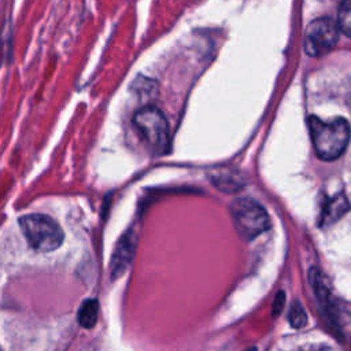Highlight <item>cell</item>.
<instances>
[{"label": "cell", "instance_id": "2e32d148", "mask_svg": "<svg viewBox=\"0 0 351 351\" xmlns=\"http://www.w3.org/2000/svg\"><path fill=\"white\" fill-rule=\"evenodd\" d=\"M0 348H1V347H0Z\"/></svg>", "mask_w": 351, "mask_h": 351}, {"label": "cell", "instance_id": "3957f363", "mask_svg": "<svg viewBox=\"0 0 351 351\" xmlns=\"http://www.w3.org/2000/svg\"><path fill=\"white\" fill-rule=\"evenodd\" d=\"M230 214L239 234L250 241L262 234L270 226L266 210L252 199L239 197L230 204Z\"/></svg>", "mask_w": 351, "mask_h": 351}, {"label": "cell", "instance_id": "7a4b0ae2", "mask_svg": "<svg viewBox=\"0 0 351 351\" xmlns=\"http://www.w3.org/2000/svg\"><path fill=\"white\" fill-rule=\"evenodd\" d=\"M19 226L29 247L34 251L51 252L63 244V229L49 215L40 213L26 214L19 218Z\"/></svg>", "mask_w": 351, "mask_h": 351}, {"label": "cell", "instance_id": "52a82bcc", "mask_svg": "<svg viewBox=\"0 0 351 351\" xmlns=\"http://www.w3.org/2000/svg\"><path fill=\"white\" fill-rule=\"evenodd\" d=\"M310 282H311V288L315 292V296H317V300L319 304V310H321L324 318L332 326H337V314H336V308H335L336 307L335 302L321 277V273L315 267H313L310 270Z\"/></svg>", "mask_w": 351, "mask_h": 351}, {"label": "cell", "instance_id": "7c38bea8", "mask_svg": "<svg viewBox=\"0 0 351 351\" xmlns=\"http://www.w3.org/2000/svg\"><path fill=\"white\" fill-rule=\"evenodd\" d=\"M130 88L138 95V96H143V97H149L152 95L156 93V84L155 81L147 78V77H137L133 84L130 85Z\"/></svg>", "mask_w": 351, "mask_h": 351}, {"label": "cell", "instance_id": "30bf717a", "mask_svg": "<svg viewBox=\"0 0 351 351\" xmlns=\"http://www.w3.org/2000/svg\"><path fill=\"white\" fill-rule=\"evenodd\" d=\"M99 317V302L96 299H86L80 306V310L77 313L78 324L85 329H92Z\"/></svg>", "mask_w": 351, "mask_h": 351}, {"label": "cell", "instance_id": "8992f818", "mask_svg": "<svg viewBox=\"0 0 351 351\" xmlns=\"http://www.w3.org/2000/svg\"><path fill=\"white\" fill-rule=\"evenodd\" d=\"M134 250H136V236L132 230H128L119 239L111 258L110 274L112 280L119 278L125 273V270L129 267L134 255Z\"/></svg>", "mask_w": 351, "mask_h": 351}, {"label": "cell", "instance_id": "5b68a950", "mask_svg": "<svg viewBox=\"0 0 351 351\" xmlns=\"http://www.w3.org/2000/svg\"><path fill=\"white\" fill-rule=\"evenodd\" d=\"M339 26L330 18L322 16L314 19L306 29L304 51L308 56H322L328 53L339 40Z\"/></svg>", "mask_w": 351, "mask_h": 351}, {"label": "cell", "instance_id": "4fadbf2b", "mask_svg": "<svg viewBox=\"0 0 351 351\" xmlns=\"http://www.w3.org/2000/svg\"><path fill=\"white\" fill-rule=\"evenodd\" d=\"M288 318H289V324H291L295 329L303 328V326L306 325V322H307V315H306V311H304L303 306H302L299 302H293V304L291 306Z\"/></svg>", "mask_w": 351, "mask_h": 351}, {"label": "cell", "instance_id": "6da1fadb", "mask_svg": "<svg viewBox=\"0 0 351 351\" xmlns=\"http://www.w3.org/2000/svg\"><path fill=\"white\" fill-rule=\"evenodd\" d=\"M308 129L317 156L322 160L337 159L347 148L351 129L344 118L322 121L315 115L308 117Z\"/></svg>", "mask_w": 351, "mask_h": 351}, {"label": "cell", "instance_id": "ba28073f", "mask_svg": "<svg viewBox=\"0 0 351 351\" xmlns=\"http://www.w3.org/2000/svg\"><path fill=\"white\" fill-rule=\"evenodd\" d=\"M348 210V200L344 196V193H337L333 197H330L321 213L319 223L321 226H329L337 219H340Z\"/></svg>", "mask_w": 351, "mask_h": 351}, {"label": "cell", "instance_id": "8fae6325", "mask_svg": "<svg viewBox=\"0 0 351 351\" xmlns=\"http://www.w3.org/2000/svg\"><path fill=\"white\" fill-rule=\"evenodd\" d=\"M336 22L340 32L351 37V0H341Z\"/></svg>", "mask_w": 351, "mask_h": 351}, {"label": "cell", "instance_id": "9a60e30c", "mask_svg": "<svg viewBox=\"0 0 351 351\" xmlns=\"http://www.w3.org/2000/svg\"><path fill=\"white\" fill-rule=\"evenodd\" d=\"M350 347H351V340H350Z\"/></svg>", "mask_w": 351, "mask_h": 351}, {"label": "cell", "instance_id": "5bb4252c", "mask_svg": "<svg viewBox=\"0 0 351 351\" xmlns=\"http://www.w3.org/2000/svg\"><path fill=\"white\" fill-rule=\"evenodd\" d=\"M284 304H285V293L281 291L276 295L274 302H273V317H276L278 313H281Z\"/></svg>", "mask_w": 351, "mask_h": 351}, {"label": "cell", "instance_id": "9c48e42d", "mask_svg": "<svg viewBox=\"0 0 351 351\" xmlns=\"http://www.w3.org/2000/svg\"><path fill=\"white\" fill-rule=\"evenodd\" d=\"M211 182L222 192L226 193H236L243 189L244 180L240 174H237L234 170L223 169L221 171H215L210 176Z\"/></svg>", "mask_w": 351, "mask_h": 351}, {"label": "cell", "instance_id": "277c9868", "mask_svg": "<svg viewBox=\"0 0 351 351\" xmlns=\"http://www.w3.org/2000/svg\"><path fill=\"white\" fill-rule=\"evenodd\" d=\"M133 125L152 151L163 154L169 149V123L160 110L143 107L134 114Z\"/></svg>", "mask_w": 351, "mask_h": 351}]
</instances>
